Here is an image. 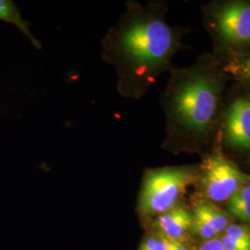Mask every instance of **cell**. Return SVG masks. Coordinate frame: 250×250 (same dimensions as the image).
<instances>
[{"label":"cell","instance_id":"10","mask_svg":"<svg viewBox=\"0 0 250 250\" xmlns=\"http://www.w3.org/2000/svg\"><path fill=\"white\" fill-rule=\"evenodd\" d=\"M192 212L204 219L218 234L224 232L229 226L228 216L224 213V210L207 199L195 203Z\"/></svg>","mask_w":250,"mask_h":250},{"label":"cell","instance_id":"9","mask_svg":"<svg viewBox=\"0 0 250 250\" xmlns=\"http://www.w3.org/2000/svg\"><path fill=\"white\" fill-rule=\"evenodd\" d=\"M220 59V58H219ZM224 72L250 90V54L231 55L220 59Z\"/></svg>","mask_w":250,"mask_h":250},{"label":"cell","instance_id":"3","mask_svg":"<svg viewBox=\"0 0 250 250\" xmlns=\"http://www.w3.org/2000/svg\"><path fill=\"white\" fill-rule=\"evenodd\" d=\"M202 16L216 57L250 54V0L210 1Z\"/></svg>","mask_w":250,"mask_h":250},{"label":"cell","instance_id":"15","mask_svg":"<svg viewBox=\"0 0 250 250\" xmlns=\"http://www.w3.org/2000/svg\"><path fill=\"white\" fill-rule=\"evenodd\" d=\"M222 242L224 244V249L226 250H250V246H247L239 242L235 241L234 239L225 234L222 238Z\"/></svg>","mask_w":250,"mask_h":250},{"label":"cell","instance_id":"8","mask_svg":"<svg viewBox=\"0 0 250 250\" xmlns=\"http://www.w3.org/2000/svg\"><path fill=\"white\" fill-rule=\"evenodd\" d=\"M0 21L15 25L26 36L36 49L39 50L42 48L40 41L36 39L30 30V22L21 16L18 6L13 1L0 0Z\"/></svg>","mask_w":250,"mask_h":250},{"label":"cell","instance_id":"4","mask_svg":"<svg viewBox=\"0 0 250 250\" xmlns=\"http://www.w3.org/2000/svg\"><path fill=\"white\" fill-rule=\"evenodd\" d=\"M197 178V169L193 166H166L146 170L138 195V213L154 217L167 212L180 203L181 197Z\"/></svg>","mask_w":250,"mask_h":250},{"label":"cell","instance_id":"5","mask_svg":"<svg viewBox=\"0 0 250 250\" xmlns=\"http://www.w3.org/2000/svg\"><path fill=\"white\" fill-rule=\"evenodd\" d=\"M197 182H199L206 199L212 203L228 201L245 185L250 183V177L229 160L217 147L203 156L197 168Z\"/></svg>","mask_w":250,"mask_h":250},{"label":"cell","instance_id":"17","mask_svg":"<svg viewBox=\"0 0 250 250\" xmlns=\"http://www.w3.org/2000/svg\"><path fill=\"white\" fill-rule=\"evenodd\" d=\"M169 244V250H188V248L184 245V242L170 241Z\"/></svg>","mask_w":250,"mask_h":250},{"label":"cell","instance_id":"7","mask_svg":"<svg viewBox=\"0 0 250 250\" xmlns=\"http://www.w3.org/2000/svg\"><path fill=\"white\" fill-rule=\"evenodd\" d=\"M193 214L179 203L165 213L157 216L156 226L160 235L170 241L183 242L192 229Z\"/></svg>","mask_w":250,"mask_h":250},{"label":"cell","instance_id":"11","mask_svg":"<svg viewBox=\"0 0 250 250\" xmlns=\"http://www.w3.org/2000/svg\"><path fill=\"white\" fill-rule=\"evenodd\" d=\"M228 210L236 219L250 223V183L240 188L228 200Z\"/></svg>","mask_w":250,"mask_h":250},{"label":"cell","instance_id":"13","mask_svg":"<svg viewBox=\"0 0 250 250\" xmlns=\"http://www.w3.org/2000/svg\"><path fill=\"white\" fill-rule=\"evenodd\" d=\"M225 235L244 245L250 246V231L240 225H229L224 231Z\"/></svg>","mask_w":250,"mask_h":250},{"label":"cell","instance_id":"6","mask_svg":"<svg viewBox=\"0 0 250 250\" xmlns=\"http://www.w3.org/2000/svg\"><path fill=\"white\" fill-rule=\"evenodd\" d=\"M223 140L229 148L250 152V99L237 98L225 112Z\"/></svg>","mask_w":250,"mask_h":250},{"label":"cell","instance_id":"12","mask_svg":"<svg viewBox=\"0 0 250 250\" xmlns=\"http://www.w3.org/2000/svg\"><path fill=\"white\" fill-rule=\"evenodd\" d=\"M193 214V224L192 229L194 232L198 234L200 237L204 238L206 240L216 238V235L218 234L214 229L206 222L204 219H202L200 216L197 214Z\"/></svg>","mask_w":250,"mask_h":250},{"label":"cell","instance_id":"14","mask_svg":"<svg viewBox=\"0 0 250 250\" xmlns=\"http://www.w3.org/2000/svg\"><path fill=\"white\" fill-rule=\"evenodd\" d=\"M139 250H169L168 240L162 236L147 237L141 244Z\"/></svg>","mask_w":250,"mask_h":250},{"label":"cell","instance_id":"2","mask_svg":"<svg viewBox=\"0 0 250 250\" xmlns=\"http://www.w3.org/2000/svg\"><path fill=\"white\" fill-rule=\"evenodd\" d=\"M160 99L165 118L161 147L172 154L205 155L218 122L224 91L231 78L213 53H204L191 66L172 67Z\"/></svg>","mask_w":250,"mask_h":250},{"label":"cell","instance_id":"16","mask_svg":"<svg viewBox=\"0 0 250 250\" xmlns=\"http://www.w3.org/2000/svg\"><path fill=\"white\" fill-rule=\"evenodd\" d=\"M198 250H226L224 249V244L222 239L213 238L209 240H206L199 248Z\"/></svg>","mask_w":250,"mask_h":250},{"label":"cell","instance_id":"1","mask_svg":"<svg viewBox=\"0 0 250 250\" xmlns=\"http://www.w3.org/2000/svg\"><path fill=\"white\" fill-rule=\"evenodd\" d=\"M167 13L164 0L146 4L129 0L116 24L102 37L101 58L115 70L121 97L143 99L161 74L173 67L175 55L187 49L183 38L191 29L170 25Z\"/></svg>","mask_w":250,"mask_h":250}]
</instances>
